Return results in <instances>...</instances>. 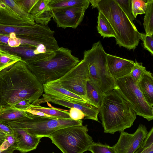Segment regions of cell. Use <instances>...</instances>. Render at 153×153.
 Returning a JSON list of instances; mask_svg holds the SVG:
<instances>
[{
	"instance_id": "4",
	"label": "cell",
	"mask_w": 153,
	"mask_h": 153,
	"mask_svg": "<svg viewBox=\"0 0 153 153\" xmlns=\"http://www.w3.org/2000/svg\"><path fill=\"white\" fill-rule=\"evenodd\" d=\"M80 61L68 48L61 47L46 59L26 63L42 85L59 79Z\"/></svg>"
},
{
	"instance_id": "10",
	"label": "cell",
	"mask_w": 153,
	"mask_h": 153,
	"mask_svg": "<svg viewBox=\"0 0 153 153\" xmlns=\"http://www.w3.org/2000/svg\"><path fill=\"white\" fill-rule=\"evenodd\" d=\"M89 74L88 65L83 59L59 79L63 88L89 100L86 96V85Z\"/></svg>"
},
{
	"instance_id": "19",
	"label": "cell",
	"mask_w": 153,
	"mask_h": 153,
	"mask_svg": "<svg viewBox=\"0 0 153 153\" xmlns=\"http://www.w3.org/2000/svg\"><path fill=\"white\" fill-rule=\"evenodd\" d=\"M33 114L13 106L0 105V121L4 122L32 118Z\"/></svg>"
},
{
	"instance_id": "40",
	"label": "cell",
	"mask_w": 153,
	"mask_h": 153,
	"mask_svg": "<svg viewBox=\"0 0 153 153\" xmlns=\"http://www.w3.org/2000/svg\"><path fill=\"white\" fill-rule=\"evenodd\" d=\"M16 150V148L13 147L9 148L7 150L2 151L0 149V153H13L14 151Z\"/></svg>"
},
{
	"instance_id": "33",
	"label": "cell",
	"mask_w": 153,
	"mask_h": 153,
	"mask_svg": "<svg viewBox=\"0 0 153 153\" xmlns=\"http://www.w3.org/2000/svg\"><path fill=\"white\" fill-rule=\"evenodd\" d=\"M13 134L11 128L4 122L0 121V146L9 135Z\"/></svg>"
},
{
	"instance_id": "34",
	"label": "cell",
	"mask_w": 153,
	"mask_h": 153,
	"mask_svg": "<svg viewBox=\"0 0 153 153\" xmlns=\"http://www.w3.org/2000/svg\"><path fill=\"white\" fill-rule=\"evenodd\" d=\"M14 1L22 9L29 13L30 10L36 2L37 0H14Z\"/></svg>"
},
{
	"instance_id": "6",
	"label": "cell",
	"mask_w": 153,
	"mask_h": 153,
	"mask_svg": "<svg viewBox=\"0 0 153 153\" xmlns=\"http://www.w3.org/2000/svg\"><path fill=\"white\" fill-rule=\"evenodd\" d=\"M87 126H76L58 130L49 137L62 153H83L93 142Z\"/></svg>"
},
{
	"instance_id": "5",
	"label": "cell",
	"mask_w": 153,
	"mask_h": 153,
	"mask_svg": "<svg viewBox=\"0 0 153 153\" xmlns=\"http://www.w3.org/2000/svg\"><path fill=\"white\" fill-rule=\"evenodd\" d=\"M107 53L100 41L94 43L91 49L83 52V59L89 71V78L105 94L115 88L114 79L111 76L106 63Z\"/></svg>"
},
{
	"instance_id": "26",
	"label": "cell",
	"mask_w": 153,
	"mask_h": 153,
	"mask_svg": "<svg viewBox=\"0 0 153 153\" xmlns=\"http://www.w3.org/2000/svg\"><path fill=\"white\" fill-rule=\"evenodd\" d=\"M87 0H49L48 5L51 10L74 6L85 2Z\"/></svg>"
},
{
	"instance_id": "39",
	"label": "cell",
	"mask_w": 153,
	"mask_h": 153,
	"mask_svg": "<svg viewBox=\"0 0 153 153\" xmlns=\"http://www.w3.org/2000/svg\"><path fill=\"white\" fill-rule=\"evenodd\" d=\"M26 111L33 115L40 116L41 117H50L51 118H55L44 113H43L42 112L38 111L27 109Z\"/></svg>"
},
{
	"instance_id": "37",
	"label": "cell",
	"mask_w": 153,
	"mask_h": 153,
	"mask_svg": "<svg viewBox=\"0 0 153 153\" xmlns=\"http://www.w3.org/2000/svg\"><path fill=\"white\" fill-rule=\"evenodd\" d=\"M16 35L14 33H11L9 35L0 34V43H3L10 46L12 41Z\"/></svg>"
},
{
	"instance_id": "28",
	"label": "cell",
	"mask_w": 153,
	"mask_h": 153,
	"mask_svg": "<svg viewBox=\"0 0 153 153\" xmlns=\"http://www.w3.org/2000/svg\"><path fill=\"white\" fill-rule=\"evenodd\" d=\"M88 151L92 153H116L113 146L94 142Z\"/></svg>"
},
{
	"instance_id": "13",
	"label": "cell",
	"mask_w": 153,
	"mask_h": 153,
	"mask_svg": "<svg viewBox=\"0 0 153 153\" xmlns=\"http://www.w3.org/2000/svg\"><path fill=\"white\" fill-rule=\"evenodd\" d=\"M43 97L33 103L34 105H40L41 103L50 102L69 108H74L81 110L85 115V119H91L100 122L98 118L99 109L88 103H80L53 98L44 94Z\"/></svg>"
},
{
	"instance_id": "22",
	"label": "cell",
	"mask_w": 153,
	"mask_h": 153,
	"mask_svg": "<svg viewBox=\"0 0 153 153\" xmlns=\"http://www.w3.org/2000/svg\"><path fill=\"white\" fill-rule=\"evenodd\" d=\"M98 33L103 38L115 37L116 34L110 23L105 16L99 11L97 27Z\"/></svg>"
},
{
	"instance_id": "16",
	"label": "cell",
	"mask_w": 153,
	"mask_h": 153,
	"mask_svg": "<svg viewBox=\"0 0 153 153\" xmlns=\"http://www.w3.org/2000/svg\"><path fill=\"white\" fill-rule=\"evenodd\" d=\"M43 86L45 94L53 98L91 104L86 99L74 94L62 87L59 79L44 84Z\"/></svg>"
},
{
	"instance_id": "14",
	"label": "cell",
	"mask_w": 153,
	"mask_h": 153,
	"mask_svg": "<svg viewBox=\"0 0 153 153\" xmlns=\"http://www.w3.org/2000/svg\"><path fill=\"white\" fill-rule=\"evenodd\" d=\"M4 122L12 130L16 141V150L21 153H26L36 148L41 137L30 134L12 121Z\"/></svg>"
},
{
	"instance_id": "9",
	"label": "cell",
	"mask_w": 153,
	"mask_h": 153,
	"mask_svg": "<svg viewBox=\"0 0 153 153\" xmlns=\"http://www.w3.org/2000/svg\"><path fill=\"white\" fill-rule=\"evenodd\" d=\"M115 88L137 115L149 121L153 119V107L147 103L136 82L128 75L114 79Z\"/></svg>"
},
{
	"instance_id": "29",
	"label": "cell",
	"mask_w": 153,
	"mask_h": 153,
	"mask_svg": "<svg viewBox=\"0 0 153 153\" xmlns=\"http://www.w3.org/2000/svg\"><path fill=\"white\" fill-rule=\"evenodd\" d=\"M19 16L29 20L33 21L31 15L22 9L13 0H3Z\"/></svg>"
},
{
	"instance_id": "3",
	"label": "cell",
	"mask_w": 153,
	"mask_h": 153,
	"mask_svg": "<svg viewBox=\"0 0 153 153\" xmlns=\"http://www.w3.org/2000/svg\"><path fill=\"white\" fill-rule=\"evenodd\" d=\"M88 0L92 8H97L110 23L116 34V44L134 50L139 43L140 32L115 0Z\"/></svg>"
},
{
	"instance_id": "27",
	"label": "cell",
	"mask_w": 153,
	"mask_h": 153,
	"mask_svg": "<svg viewBox=\"0 0 153 153\" xmlns=\"http://www.w3.org/2000/svg\"><path fill=\"white\" fill-rule=\"evenodd\" d=\"M146 1L131 0V12L135 19L138 15L145 14L146 8Z\"/></svg>"
},
{
	"instance_id": "11",
	"label": "cell",
	"mask_w": 153,
	"mask_h": 153,
	"mask_svg": "<svg viewBox=\"0 0 153 153\" xmlns=\"http://www.w3.org/2000/svg\"><path fill=\"white\" fill-rule=\"evenodd\" d=\"M88 0L85 3L66 8L51 10L52 18L58 27L76 28L82 22L85 10L89 6Z\"/></svg>"
},
{
	"instance_id": "18",
	"label": "cell",
	"mask_w": 153,
	"mask_h": 153,
	"mask_svg": "<svg viewBox=\"0 0 153 153\" xmlns=\"http://www.w3.org/2000/svg\"><path fill=\"white\" fill-rule=\"evenodd\" d=\"M49 0H37L29 13L36 24L45 26L48 25L52 17L48 4Z\"/></svg>"
},
{
	"instance_id": "21",
	"label": "cell",
	"mask_w": 153,
	"mask_h": 153,
	"mask_svg": "<svg viewBox=\"0 0 153 153\" xmlns=\"http://www.w3.org/2000/svg\"><path fill=\"white\" fill-rule=\"evenodd\" d=\"M86 94L91 104L99 109L102 105L105 94L89 78L86 84Z\"/></svg>"
},
{
	"instance_id": "41",
	"label": "cell",
	"mask_w": 153,
	"mask_h": 153,
	"mask_svg": "<svg viewBox=\"0 0 153 153\" xmlns=\"http://www.w3.org/2000/svg\"><path fill=\"white\" fill-rule=\"evenodd\" d=\"M52 153H54V152H53Z\"/></svg>"
},
{
	"instance_id": "17",
	"label": "cell",
	"mask_w": 153,
	"mask_h": 153,
	"mask_svg": "<svg viewBox=\"0 0 153 153\" xmlns=\"http://www.w3.org/2000/svg\"><path fill=\"white\" fill-rule=\"evenodd\" d=\"M33 21L21 17L16 14L3 1L0 0V24L24 26L34 23Z\"/></svg>"
},
{
	"instance_id": "7",
	"label": "cell",
	"mask_w": 153,
	"mask_h": 153,
	"mask_svg": "<svg viewBox=\"0 0 153 153\" xmlns=\"http://www.w3.org/2000/svg\"><path fill=\"white\" fill-rule=\"evenodd\" d=\"M14 33L23 41L39 45H45L48 51L53 52L59 47L54 37V31L48 26L36 23L24 26L7 25L0 24V34L9 35Z\"/></svg>"
},
{
	"instance_id": "36",
	"label": "cell",
	"mask_w": 153,
	"mask_h": 153,
	"mask_svg": "<svg viewBox=\"0 0 153 153\" xmlns=\"http://www.w3.org/2000/svg\"><path fill=\"white\" fill-rule=\"evenodd\" d=\"M69 115L70 118L74 120H82L85 117L84 113L81 110L74 108H71Z\"/></svg>"
},
{
	"instance_id": "24",
	"label": "cell",
	"mask_w": 153,
	"mask_h": 153,
	"mask_svg": "<svg viewBox=\"0 0 153 153\" xmlns=\"http://www.w3.org/2000/svg\"><path fill=\"white\" fill-rule=\"evenodd\" d=\"M147 35H153V0L146 1V8L143 23Z\"/></svg>"
},
{
	"instance_id": "12",
	"label": "cell",
	"mask_w": 153,
	"mask_h": 153,
	"mask_svg": "<svg viewBox=\"0 0 153 153\" xmlns=\"http://www.w3.org/2000/svg\"><path fill=\"white\" fill-rule=\"evenodd\" d=\"M148 133L146 126L140 124L133 133L120 132L117 142L113 146L116 153H135L142 146Z\"/></svg>"
},
{
	"instance_id": "1",
	"label": "cell",
	"mask_w": 153,
	"mask_h": 153,
	"mask_svg": "<svg viewBox=\"0 0 153 153\" xmlns=\"http://www.w3.org/2000/svg\"><path fill=\"white\" fill-rule=\"evenodd\" d=\"M43 92V85L22 60L0 72V105L14 106L23 100L32 104Z\"/></svg>"
},
{
	"instance_id": "15",
	"label": "cell",
	"mask_w": 153,
	"mask_h": 153,
	"mask_svg": "<svg viewBox=\"0 0 153 153\" xmlns=\"http://www.w3.org/2000/svg\"><path fill=\"white\" fill-rule=\"evenodd\" d=\"M106 63L108 71L114 79L129 75L135 64L132 60L108 53Z\"/></svg>"
},
{
	"instance_id": "25",
	"label": "cell",
	"mask_w": 153,
	"mask_h": 153,
	"mask_svg": "<svg viewBox=\"0 0 153 153\" xmlns=\"http://www.w3.org/2000/svg\"><path fill=\"white\" fill-rule=\"evenodd\" d=\"M21 60V57L17 55L0 50V72Z\"/></svg>"
},
{
	"instance_id": "31",
	"label": "cell",
	"mask_w": 153,
	"mask_h": 153,
	"mask_svg": "<svg viewBox=\"0 0 153 153\" xmlns=\"http://www.w3.org/2000/svg\"><path fill=\"white\" fill-rule=\"evenodd\" d=\"M134 63V65L129 75L137 82L146 69V68L143 65L142 63L138 62L136 60Z\"/></svg>"
},
{
	"instance_id": "30",
	"label": "cell",
	"mask_w": 153,
	"mask_h": 153,
	"mask_svg": "<svg viewBox=\"0 0 153 153\" xmlns=\"http://www.w3.org/2000/svg\"><path fill=\"white\" fill-rule=\"evenodd\" d=\"M128 17L131 22L133 24L135 19L132 13L131 0H114Z\"/></svg>"
},
{
	"instance_id": "23",
	"label": "cell",
	"mask_w": 153,
	"mask_h": 153,
	"mask_svg": "<svg viewBox=\"0 0 153 153\" xmlns=\"http://www.w3.org/2000/svg\"><path fill=\"white\" fill-rule=\"evenodd\" d=\"M27 109L40 111L55 118L71 119L69 112L66 110L52 107H45L40 105H34L31 104Z\"/></svg>"
},
{
	"instance_id": "32",
	"label": "cell",
	"mask_w": 153,
	"mask_h": 153,
	"mask_svg": "<svg viewBox=\"0 0 153 153\" xmlns=\"http://www.w3.org/2000/svg\"><path fill=\"white\" fill-rule=\"evenodd\" d=\"M140 39L143 42L144 49L148 50L151 54L153 55V36H149L145 34L139 33Z\"/></svg>"
},
{
	"instance_id": "2",
	"label": "cell",
	"mask_w": 153,
	"mask_h": 153,
	"mask_svg": "<svg viewBox=\"0 0 153 153\" xmlns=\"http://www.w3.org/2000/svg\"><path fill=\"white\" fill-rule=\"evenodd\" d=\"M99 109L104 132L114 134L130 128L137 114L116 88L105 94Z\"/></svg>"
},
{
	"instance_id": "20",
	"label": "cell",
	"mask_w": 153,
	"mask_h": 153,
	"mask_svg": "<svg viewBox=\"0 0 153 153\" xmlns=\"http://www.w3.org/2000/svg\"><path fill=\"white\" fill-rule=\"evenodd\" d=\"M137 85L149 105L153 107V76L150 71H145L137 82Z\"/></svg>"
},
{
	"instance_id": "8",
	"label": "cell",
	"mask_w": 153,
	"mask_h": 153,
	"mask_svg": "<svg viewBox=\"0 0 153 153\" xmlns=\"http://www.w3.org/2000/svg\"><path fill=\"white\" fill-rule=\"evenodd\" d=\"M30 134L42 138L48 137L55 131L65 127L82 125V120L56 119L33 115L32 118L12 121Z\"/></svg>"
},
{
	"instance_id": "38",
	"label": "cell",
	"mask_w": 153,
	"mask_h": 153,
	"mask_svg": "<svg viewBox=\"0 0 153 153\" xmlns=\"http://www.w3.org/2000/svg\"><path fill=\"white\" fill-rule=\"evenodd\" d=\"M30 105L27 101L23 100L19 102L13 106L19 110L26 111Z\"/></svg>"
},
{
	"instance_id": "35",
	"label": "cell",
	"mask_w": 153,
	"mask_h": 153,
	"mask_svg": "<svg viewBox=\"0 0 153 153\" xmlns=\"http://www.w3.org/2000/svg\"><path fill=\"white\" fill-rule=\"evenodd\" d=\"M11 147L16 148V141L13 134L9 135L6 137L0 146V149L1 151H3Z\"/></svg>"
}]
</instances>
